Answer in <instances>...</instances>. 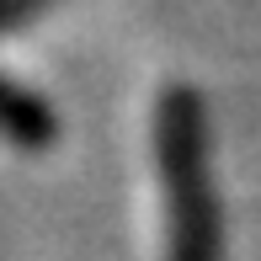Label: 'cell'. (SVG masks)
I'll return each mask as SVG.
<instances>
[{
	"label": "cell",
	"mask_w": 261,
	"mask_h": 261,
	"mask_svg": "<svg viewBox=\"0 0 261 261\" xmlns=\"http://www.w3.org/2000/svg\"><path fill=\"white\" fill-rule=\"evenodd\" d=\"M155 171L165 192V261H224L219 181L208 165V112L192 86H165L155 101Z\"/></svg>",
	"instance_id": "cell-1"
},
{
	"label": "cell",
	"mask_w": 261,
	"mask_h": 261,
	"mask_svg": "<svg viewBox=\"0 0 261 261\" xmlns=\"http://www.w3.org/2000/svg\"><path fill=\"white\" fill-rule=\"evenodd\" d=\"M0 139L16 149H48L59 139V112L11 75H0Z\"/></svg>",
	"instance_id": "cell-2"
},
{
	"label": "cell",
	"mask_w": 261,
	"mask_h": 261,
	"mask_svg": "<svg viewBox=\"0 0 261 261\" xmlns=\"http://www.w3.org/2000/svg\"><path fill=\"white\" fill-rule=\"evenodd\" d=\"M48 6H59V0H0V38H6V32H16L21 21L43 16Z\"/></svg>",
	"instance_id": "cell-3"
}]
</instances>
